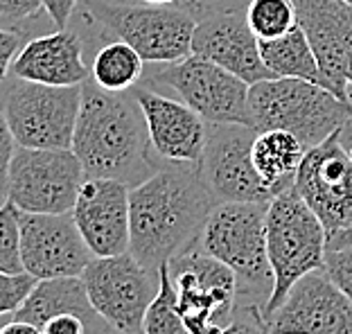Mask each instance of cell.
Returning <instances> with one entry per match:
<instances>
[{
  "label": "cell",
  "mask_w": 352,
  "mask_h": 334,
  "mask_svg": "<svg viewBox=\"0 0 352 334\" xmlns=\"http://www.w3.org/2000/svg\"><path fill=\"white\" fill-rule=\"evenodd\" d=\"M217 199L199 165L172 163L156 170L129 192V251L149 271L199 240Z\"/></svg>",
  "instance_id": "6da1fadb"
},
{
  "label": "cell",
  "mask_w": 352,
  "mask_h": 334,
  "mask_svg": "<svg viewBox=\"0 0 352 334\" xmlns=\"http://www.w3.org/2000/svg\"><path fill=\"white\" fill-rule=\"evenodd\" d=\"M86 179H116L129 188L147 181L158 167L151 158L145 115L135 98L82 84V107L73 147Z\"/></svg>",
  "instance_id": "7a4b0ae2"
},
{
  "label": "cell",
  "mask_w": 352,
  "mask_h": 334,
  "mask_svg": "<svg viewBox=\"0 0 352 334\" xmlns=\"http://www.w3.org/2000/svg\"><path fill=\"white\" fill-rule=\"evenodd\" d=\"M253 129H283L307 149L343 131L352 118V104L325 86L294 77H271L249 86Z\"/></svg>",
  "instance_id": "3957f363"
},
{
  "label": "cell",
  "mask_w": 352,
  "mask_h": 334,
  "mask_svg": "<svg viewBox=\"0 0 352 334\" xmlns=\"http://www.w3.org/2000/svg\"><path fill=\"white\" fill-rule=\"evenodd\" d=\"M267 253L274 271V291L262 307V319L276 312L302 276L325 271V228L294 186L276 194L267 205Z\"/></svg>",
  "instance_id": "277c9868"
},
{
  "label": "cell",
  "mask_w": 352,
  "mask_h": 334,
  "mask_svg": "<svg viewBox=\"0 0 352 334\" xmlns=\"http://www.w3.org/2000/svg\"><path fill=\"white\" fill-rule=\"evenodd\" d=\"M267 205L253 201L217 203L208 214L199 244L237 276V289L258 303L274 291V271L267 253Z\"/></svg>",
  "instance_id": "5b68a950"
},
{
  "label": "cell",
  "mask_w": 352,
  "mask_h": 334,
  "mask_svg": "<svg viewBox=\"0 0 352 334\" xmlns=\"http://www.w3.org/2000/svg\"><path fill=\"white\" fill-rule=\"evenodd\" d=\"M179 300V312L190 334H221L237 307V276L192 242L167 262Z\"/></svg>",
  "instance_id": "8992f818"
},
{
  "label": "cell",
  "mask_w": 352,
  "mask_h": 334,
  "mask_svg": "<svg viewBox=\"0 0 352 334\" xmlns=\"http://www.w3.org/2000/svg\"><path fill=\"white\" fill-rule=\"evenodd\" d=\"M341 133L309 147L294 179V188L325 228L327 253L352 244V158Z\"/></svg>",
  "instance_id": "52a82bcc"
},
{
  "label": "cell",
  "mask_w": 352,
  "mask_h": 334,
  "mask_svg": "<svg viewBox=\"0 0 352 334\" xmlns=\"http://www.w3.org/2000/svg\"><path fill=\"white\" fill-rule=\"evenodd\" d=\"M88 12L145 61L174 63L192 54L197 19L179 5H120L88 0Z\"/></svg>",
  "instance_id": "ba28073f"
},
{
  "label": "cell",
  "mask_w": 352,
  "mask_h": 334,
  "mask_svg": "<svg viewBox=\"0 0 352 334\" xmlns=\"http://www.w3.org/2000/svg\"><path fill=\"white\" fill-rule=\"evenodd\" d=\"M82 107L79 86H45L16 79L3 98V113L19 147L70 149Z\"/></svg>",
  "instance_id": "9c48e42d"
},
{
  "label": "cell",
  "mask_w": 352,
  "mask_h": 334,
  "mask_svg": "<svg viewBox=\"0 0 352 334\" xmlns=\"http://www.w3.org/2000/svg\"><path fill=\"white\" fill-rule=\"evenodd\" d=\"M86 181L73 149L16 147L5 197L21 212L68 214Z\"/></svg>",
  "instance_id": "30bf717a"
},
{
  "label": "cell",
  "mask_w": 352,
  "mask_h": 334,
  "mask_svg": "<svg viewBox=\"0 0 352 334\" xmlns=\"http://www.w3.org/2000/svg\"><path fill=\"white\" fill-rule=\"evenodd\" d=\"M158 271H149L126 251L111 258H93L82 280L93 309L111 330L142 334V319L161 285Z\"/></svg>",
  "instance_id": "8fae6325"
},
{
  "label": "cell",
  "mask_w": 352,
  "mask_h": 334,
  "mask_svg": "<svg viewBox=\"0 0 352 334\" xmlns=\"http://www.w3.org/2000/svg\"><path fill=\"white\" fill-rule=\"evenodd\" d=\"M151 79L179 93V98L208 124L253 126L249 84L210 59L192 52L181 61L161 63V68L151 73Z\"/></svg>",
  "instance_id": "7c38bea8"
},
{
  "label": "cell",
  "mask_w": 352,
  "mask_h": 334,
  "mask_svg": "<svg viewBox=\"0 0 352 334\" xmlns=\"http://www.w3.org/2000/svg\"><path fill=\"white\" fill-rule=\"evenodd\" d=\"M258 129L246 124H208L199 174L217 203H269L276 192L264 186L253 165V140Z\"/></svg>",
  "instance_id": "4fadbf2b"
},
{
  "label": "cell",
  "mask_w": 352,
  "mask_h": 334,
  "mask_svg": "<svg viewBox=\"0 0 352 334\" xmlns=\"http://www.w3.org/2000/svg\"><path fill=\"white\" fill-rule=\"evenodd\" d=\"M264 325L269 334H352V300L325 271H311Z\"/></svg>",
  "instance_id": "5bb4252c"
},
{
  "label": "cell",
  "mask_w": 352,
  "mask_h": 334,
  "mask_svg": "<svg viewBox=\"0 0 352 334\" xmlns=\"http://www.w3.org/2000/svg\"><path fill=\"white\" fill-rule=\"evenodd\" d=\"M93 260L73 214L21 212L23 271L36 280L82 276Z\"/></svg>",
  "instance_id": "9a60e30c"
},
{
  "label": "cell",
  "mask_w": 352,
  "mask_h": 334,
  "mask_svg": "<svg viewBox=\"0 0 352 334\" xmlns=\"http://www.w3.org/2000/svg\"><path fill=\"white\" fill-rule=\"evenodd\" d=\"M298 25L321 70V84L350 102L348 57L352 50V5L346 0H294Z\"/></svg>",
  "instance_id": "2e32d148"
},
{
  "label": "cell",
  "mask_w": 352,
  "mask_h": 334,
  "mask_svg": "<svg viewBox=\"0 0 352 334\" xmlns=\"http://www.w3.org/2000/svg\"><path fill=\"white\" fill-rule=\"evenodd\" d=\"M129 192L131 188L116 179L84 181L70 214L93 258L129 251Z\"/></svg>",
  "instance_id": "e0dca14e"
},
{
  "label": "cell",
  "mask_w": 352,
  "mask_h": 334,
  "mask_svg": "<svg viewBox=\"0 0 352 334\" xmlns=\"http://www.w3.org/2000/svg\"><path fill=\"white\" fill-rule=\"evenodd\" d=\"M131 95L145 115L151 149L170 163L199 165L204 156L208 122L186 102L133 86Z\"/></svg>",
  "instance_id": "ac0fdd59"
},
{
  "label": "cell",
  "mask_w": 352,
  "mask_h": 334,
  "mask_svg": "<svg viewBox=\"0 0 352 334\" xmlns=\"http://www.w3.org/2000/svg\"><path fill=\"white\" fill-rule=\"evenodd\" d=\"M192 52L226 68L249 86L276 77L264 66L260 38L249 27L244 12H219L197 21Z\"/></svg>",
  "instance_id": "d6986e66"
},
{
  "label": "cell",
  "mask_w": 352,
  "mask_h": 334,
  "mask_svg": "<svg viewBox=\"0 0 352 334\" xmlns=\"http://www.w3.org/2000/svg\"><path fill=\"white\" fill-rule=\"evenodd\" d=\"M12 73L16 79L45 86H79L91 77L84 63V45L75 32L57 30L54 34L36 36L21 47Z\"/></svg>",
  "instance_id": "ffe728a7"
},
{
  "label": "cell",
  "mask_w": 352,
  "mask_h": 334,
  "mask_svg": "<svg viewBox=\"0 0 352 334\" xmlns=\"http://www.w3.org/2000/svg\"><path fill=\"white\" fill-rule=\"evenodd\" d=\"M59 314H77L79 319L88 323V328L95 325V319H100L91 305L82 276L38 280L34 289L30 291V296L25 298V303L16 309L12 316L19 321L36 325V328H43L47 321Z\"/></svg>",
  "instance_id": "44dd1931"
},
{
  "label": "cell",
  "mask_w": 352,
  "mask_h": 334,
  "mask_svg": "<svg viewBox=\"0 0 352 334\" xmlns=\"http://www.w3.org/2000/svg\"><path fill=\"white\" fill-rule=\"evenodd\" d=\"M307 147L289 131L267 129L258 131L253 140V165L258 170L264 186H269L276 194L294 186L296 172L305 156Z\"/></svg>",
  "instance_id": "7402d4cb"
},
{
  "label": "cell",
  "mask_w": 352,
  "mask_h": 334,
  "mask_svg": "<svg viewBox=\"0 0 352 334\" xmlns=\"http://www.w3.org/2000/svg\"><path fill=\"white\" fill-rule=\"evenodd\" d=\"M262 61L276 77H294L321 84V70L305 32L296 25L287 34L269 41H260ZM323 86V84H321Z\"/></svg>",
  "instance_id": "603a6c76"
},
{
  "label": "cell",
  "mask_w": 352,
  "mask_h": 334,
  "mask_svg": "<svg viewBox=\"0 0 352 334\" xmlns=\"http://www.w3.org/2000/svg\"><path fill=\"white\" fill-rule=\"evenodd\" d=\"M145 77V59L124 41H111L95 54L91 79L104 91L126 93Z\"/></svg>",
  "instance_id": "cb8c5ba5"
},
{
  "label": "cell",
  "mask_w": 352,
  "mask_h": 334,
  "mask_svg": "<svg viewBox=\"0 0 352 334\" xmlns=\"http://www.w3.org/2000/svg\"><path fill=\"white\" fill-rule=\"evenodd\" d=\"M244 16L260 41L278 38L298 25L294 0H249Z\"/></svg>",
  "instance_id": "d4e9b609"
},
{
  "label": "cell",
  "mask_w": 352,
  "mask_h": 334,
  "mask_svg": "<svg viewBox=\"0 0 352 334\" xmlns=\"http://www.w3.org/2000/svg\"><path fill=\"white\" fill-rule=\"evenodd\" d=\"M158 274H161V285H158V293L149 303L145 319H142V334H190L179 312L170 267L163 265Z\"/></svg>",
  "instance_id": "484cf974"
},
{
  "label": "cell",
  "mask_w": 352,
  "mask_h": 334,
  "mask_svg": "<svg viewBox=\"0 0 352 334\" xmlns=\"http://www.w3.org/2000/svg\"><path fill=\"white\" fill-rule=\"evenodd\" d=\"M0 271L21 274V210L12 201L0 205Z\"/></svg>",
  "instance_id": "4316f807"
},
{
  "label": "cell",
  "mask_w": 352,
  "mask_h": 334,
  "mask_svg": "<svg viewBox=\"0 0 352 334\" xmlns=\"http://www.w3.org/2000/svg\"><path fill=\"white\" fill-rule=\"evenodd\" d=\"M36 282H38L36 278L30 276L28 271L21 274L0 271V316L14 314L16 309L25 303V298L34 289Z\"/></svg>",
  "instance_id": "83f0119b"
},
{
  "label": "cell",
  "mask_w": 352,
  "mask_h": 334,
  "mask_svg": "<svg viewBox=\"0 0 352 334\" xmlns=\"http://www.w3.org/2000/svg\"><path fill=\"white\" fill-rule=\"evenodd\" d=\"M325 274L343 289V293L352 300V244L346 249L330 251L325 256Z\"/></svg>",
  "instance_id": "f1b7e54d"
},
{
  "label": "cell",
  "mask_w": 352,
  "mask_h": 334,
  "mask_svg": "<svg viewBox=\"0 0 352 334\" xmlns=\"http://www.w3.org/2000/svg\"><path fill=\"white\" fill-rule=\"evenodd\" d=\"M249 0H183L179 7L190 12L197 21L219 12H244Z\"/></svg>",
  "instance_id": "f546056e"
},
{
  "label": "cell",
  "mask_w": 352,
  "mask_h": 334,
  "mask_svg": "<svg viewBox=\"0 0 352 334\" xmlns=\"http://www.w3.org/2000/svg\"><path fill=\"white\" fill-rule=\"evenodd\" d=\"M221 334H269L262 319V307L249 305L239 316H233Z\"/></svg>",
  "instance_id": "4dcf8cb0"
},
{
  "label": "cell",
  "mask_w": 352,
  "mask_h": 334,
  "mask_svg": "<svg viewBox=\"0 0 352 334\" xmlns=\"http://www.w3.org/2000/svg\"><path fill=\"white\" fill-rule=\"evenodd\" d=\"M16 152V138L10 129V122L0 109V194H5L7 188V174H10V165Z\"/></svg>",
  "instance_id": "1f68e13d"
},
{
  "label": "cell",
  "mask_w": 352,
  "mask_h": 334,
  "mask_svg": "<svg viewBox=\"0 0 352 334\" xmlns=\"http://www.w3.org/2000/svg\"><path fill=\"white\" fill-rule=\"evenodd\" d=\"M43 10V0H0V16L7 21L21 23Z\"/></svg>",
  "instance_id": "d6a6232c"
},
{
  "label": "cell",
  "mask_w": 352,
  "mask_h": 334,
  "mask_svg": "<svg viewBox=\"0 0 352 334\" xmlns=\"http://www.w3.org/2000/svg\"><path fill=\"white\" fill-rule=\"evenodd\" d=\"M19 52H21V34L0 27V84L10 75Z\"/></svg>",
  "instance_id": "836d02e7"
},
{
  "label": "cell",
  "mask_w": 352,
  "mask_h": 334,
  "mask_svg": "<svg viewBox=\"0 0 352 334\" xmlns=\"http://www.w3.org/2000/svg\"><path fill=\"white\" fill-rule=\"evenodd\" d=\"M43 334H91V328L84 319H79L77 314H59L54 319L47 321L43 328Z\"/></svg>",
  "instance_id": "e575fe53"
},
{
  "label": "cell",
  "mask_w": 352,
  "mask_h": 334,
  "mask_svg": "<svg viewBox=\"0 0 352 334\" xmlns=\"http://www.w3.org/2000/svg\"><path fill=\"white\" fill-rule=\"evenodd\" d=\"M77 3L79 0H43V10L57 25V30H66L70 19H73Z\"/></svg>",
  "instance_id": "d590c367"
},
{
  "label": "cell",
  "mask_w": 352,
  "mask_h": 334,
  "mask_svg": "<svg viewBox=\"0 0 352 334\" xmlns=\"http://www.w3.org/2000/svg\"><path fill=\"white\" fill-rule=\"evenodd\" d=\"M0 334H43V332L36 325H32L28 321H19L12 316V321L0 323Z\"/></svg>",
  "instance_id": "8d00e7d4"
},
{
  "label": "cell",
  "mask_w": 352,
  "mask_h": 334,
  "mask_svg": "<svg viewBox=\"0 0 352 334\" xmlns=\"http://www.w3.org/2000/svg\"><path fill=\"white\" fill-rule=\"evenodd\" d=\"M145 5H181L183 0H142Z\"/></svg>",
  "instance_id": "74e56055"
},
{
  "label": "cell",
  "mask_w": 352,
  "mask_h": 334,
  "mask_svg": "<svg viewBox=\"0 0 352 334\" xmlns=\"http://www.w3.org/2000/svg\"><path fill=\"white\" fill-rule=\"evenodd\" d=\"M341 138H343V145L348 147V152H350V158H352V133H348V136H343V133H341Z\"/></svg>",
  "instance_id": "f35d334b"
},
{
  "label": "cell",
  "mask_w": 352,
  "mask_h": 334,
  "mask_svg": "<svg viewBox=\"0 0 352 334\" xmlns=\"http://www.w3.org/2000/svg\"><path fill=\"white\" fill-rule=\"evenodd\" d=\"M348 82L352 86V50H350V57H348Z\"/></svg>",
  "instance_id": "ab89813d"
},
{
  "label": "cell",
  "mask_w": 352,
  "mask_h": 334,
  "mask_svg": "<svg viewBox=\"0 0 352 334\" xmlns=\"http://www.w3.org/2000/svg\"><path fill=\"white\" fill-rule=\"evenodd\" d=\"M350 104H352V98H350ZM348 133H352V118H350V122H348L346 129H343V136H348Z\"/></svg>",
  "instance_id": "60d3db41"
},
{
  "label": "cell",
  "mask_w": 352,
  "mask_h": 334,
  "mask_svg": "<svg viewBox=\"0 0 352 334\" xmlns=\"http://www.w3.org/2000/svg\"><path fill=\"white\" fill-rule=\"evenodd\" d=\"M346 3H350V5H352V0H346Z\"/></svg>",
  "instance_id": "b9f144b4"
}]
</instances>
